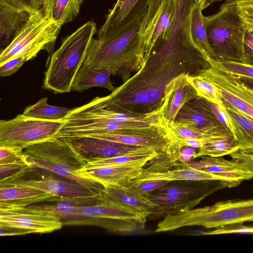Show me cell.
Listing matches in <instances>:
<instances>
[{"label": "cell", "instance_id": "1", "mask_svg": "<svg viewBox=\"0 0 253 253\" xmlns=\"http://www.w3.org/2000/svg\"><path fill=\"white\" fill-rule=\"evenodd\" d=\"M209 57L196 45L174 48L158 43L143 67L108 95L109 100L141 114L167 107L172 94L188 77L210 67Z\"/></svg>", "mask_w": 253, "mask_h": 253}, {"label": "cell", "instance_id": "2", "mask_svg": "<svg viewBox=\"0 0 253 253\" xmlns=\"http://www.w3.org/2000/svg\"><path fill=\"white\" fill-rule=\"evenodd\" d=\"M144 15L109 39L100 42L93 38L83 65L112 69L123 83L128 80L145 63L140 39Z\"/></svg>", "mask_w": 253, "mask_h": 253}, {"label": "cell", "instance_id": "3", "mask_svg": "<svg viewBox=\"0 0 253 253\" xmlns=\"http://www.w3.org/2000/svg\"><path fill=\"white\" fill-rule=\"evenodd\" d=\"M247 221H253V199L228 200L169 213L157 224L155 232H170L191 226L215 229Z\"/></svg>", "mask_w": 253, "mask_h": 253}, {"label": "cell", "instance_id": "4", "mask_svg": "<svg viewBox=\"0 0 253 253\" xmlns=\"http://www.w3.org/2000/svg\"><path fill=\"white\" fill-rule=\"evenodd\" d=\"M96 32V24L89 21L62 41L60 47L51 55L44 74V89L55 93L72 90L74 80Z\"/></svg>", "mask_w": 253, "mask_h": 253}, {"label": "cell", "instance_id": "5", "mask_svg": "<svg viewBox=\"0 0 253 253\" xmlns=\"http://www.w3.org/2000/svg\"><path fill=\"white\" fill-rule=\"evenodd\" d=\"M23 159L30 168H38L74 180L101 196L103 186L81 176L86 163L65 140L53 138L23 150Z\"/></svg>", "mask_w": 253, "mask_h": 253}, {"label": "cell", "instance_id": "6", "mask_svg": "<svg viewBox=\"0 0 253 253\" xmlns=\"http://www.w3.org/2000/svg\"><path fill=\"white\" fill-rule=\"evenodd\" d=\"M205 22L215 59L242 63L246 29L235 8L222 4L217 12L205 16Z\"/></svg>", "mask_w": 253, "mask_h": 253}, {"label": "cell", "instance_id": "7", "mask_svg": "<svg viewBox=\"0 0 253 253\" xmlns=\"http://www.w3.org/2000/svg\"><path fill=\"white\" fill-rule=\"evenodd\" d=\"M226 187L233 186L229 182L221 180L172 181L146 195L155 205L152 215L160 216L192 209L207 197Z\"/></svg>", "mask_w": 253, "mask_h": 253}, {"label": "cell", "instance_id": "8", "mask_svg": "<svg viewBox=\"0 0 253 253\" xmlns=\"http://www.w3.org/2000/svg\"><path fill=\"white\" fill-rule=\"evenodd\" d=\"M146 213L98 198L93 205L77 206L70 221L93 218V224L101 226L114 233H132L144 230ZM65 222V221H63Z\"/></svg>", "mask_w": 253, "mask_h": 253}, {"label": "cell", "instance_id": "9", "mask_svg": "<svg viewBox=\"0 0 253 253\" xmlns=\"http://www.w3.org/2000/svg\"><path fill=\"white\" fill-rule=\"evenodd\" d=\"M61 26L41 10L33 13L21 32L0 52V65L25 52L53 48Z\"/></svg>", "mask_w": 253, "mask_h": 253}, {"label": "cell", "instance_id": "10", "mask_svg": "<svg viewBox=\"0 0 253 253\" xmlns=\"http://www.w3.org/2000/svg\"><path fill=\"white\" fill-rule=\"evenodd\" d=\"M64 121L31 118L23 114L0 121V146L23 150L40 142L55 138Z\"/></svg>", "mask_w": 253, "mask_h": 253}, {"label": "cell", "instance_id": "11", "mask_svg": "<svg viewBox=\"0 0 253 253\" xmlns=\"http://www.w3.org/2000/svg\"><path fill=\"white\" fill-rule=\"evenodd\" d=\"M36 176L28 168L16 175L0 181V186H21L44 191L60 201L96 199L100 197L81 184L47 170Z\"/></svg>", "mask_w": 253, "mask_h": 253}, {"label": "cell", "instance_id": "12", "mask_svg": "<svg viewBox=\"0 0 253 253\" xmlns=\"http://www.w3.org/2000/svg\"><path fill=\"white\" fill-rule=\"evenodd\" d=\"M210 66L200 75L218 89L222 103L253 120V89L229 72L218 60L209 57Z\"/></svg>", "mask_w": 253, "mask_h": 253}, {"label": "cell", "instance_id": "13", "mask_svg": "<svg viewBox=\"0 0 253 253\" xmlns=\"http://www.w3.org/2000/svg\"><path fill=\"white\" fill-rule=\"evenodd\" d=\"M175 0H150L140 30L145 63L154 47L166 36L173 21Z\"/></svg>", "mask_w": 253, "mask_h": 253}, {"label": "cell", "instance_id": "14", "mask_svg": "<svg viewBox=\"0 0 253 253\" xmlns=\"http://www.w3.org/2000/svg\"><path fill=\"white\" fill-rule=\"evenodd\" d=\"M74 110L104 121L145 123L155 126L168 125L165 119V109L147 114L135 113L113 104L110 101L108 95L96 97L88 103L75 108Z\"/></svg>", "mask_w": 253, "mask_h": 253}, {"label": "cell", "instance_id": "15", "mask_svg": "<svg viewBox=\"0 0 253 253\" xmlns=\"http://www.w3.org/2000/svg\"><path fill=\"white\" fill-rule=\"evenodd\" d=\"M61 138L66 141L86 164L124 155L154 152L158 153L154 148L127 145L93 136Z\"/></svg>", "mask_w": 253, "mask_h": 253}, {"label": "cell", "instance_id": "16", "mask_svg": "<svg viewBox=\"0 0 253 253\" xmlns=\"http://www.w3.org/2000/svg\"><path fill=\"white\" fill-rule=\"evenodd\" d=\"M231 160L222 157H203L180 165L189 166L222 176L235 186L243 180L253 179V159L239 149L230 155Z\"/></svg>", "mask_w": 253, "mask_h": 253}, {"label": "cell", "instance_id": "17", "mask_svg": "<svg viewBox=\"0 0 253 253\" xmlns=\"http://www.w3.org/2000/svg\"><path fill=\"white\" fill-rule=\"evenodd\" d=\"M63 225L62 219L55 215L29 211L23 206H0V227H17L42 234L60 229Z\"/></svg>", "mask_w": 253, "mask_h": 253}, {"label": "cell", "instance_id": "18", "mask_svg": "<svg viewBox=\"0 0 253 253\" xmlns=\"http://www.w3.org/2000/svg\"><path fill=\"white\" fill-rule=\"evenodd\" d=\"M150 0H117L97 32V40L109 39L127 28L146 13Z\"/></svg>", "mask_w": 253, "mask_h": 253}, {"label": "cell", "instance_id": "19", "mask_svg": "<svg viewBox=\"0 0 253 253\" xmlns=\"http://www.w3.org/2000/svg\"><path fill=\"white\" fill-rule=\"evenodd\" d=\"M130 181L104 186L103 193L100 198L130 208L149 216L152 215L155 204Z\"/></svg>", "mask_w": 253, "mask_h": 253}, {"label": "cell", "instance_id": "20", "mask_svg": "<svg viewBox=\"0 0 253 253\" xmlns=\"http://www.w3.org/2000/svg\"><path fill=\"white\" fill-rule=\"evenodd\" d=\"M144 166L143 165L85 166L80 174L82 177L97 182L104 186L132 181L142 173Z\"/></svg>", "mask_w": 253, "mask_h": 253}, {"label": "cell", "instance_id": "21", "mask_svg": "<svg viewBox=\"0 0 253 253\" xmlns=\"http://www.w3.org/2000/svg\"><path fill=\"white\" fill-rule=\"evenodd\" d=\"M174 122L203 129L223 126L211 110L208 100L199 96L186 102L178 111Z\"/></svg>", "mask_w": 253, "mask_h": 253}, {"label": "cell", "instance_id": "22", "mask_svg": "<svg viewBox=\"0 0 253 253\" xmlns=\"http://www.w3.org/2000/svg\"><path fill=\"white\" fill-rule=\"evenodd\" d=\"M173 166H176L177 168L173 170L167 169L163 171H147L144 169L142 173L134 180L144 181L159 179L169 182L178 180H221L229 182L233 187H235L232 182L220 175L181 165L178 163H174Z\"/></svg>", "mask_w": 253, "mask_h": 253}, {"label": "cell", "instance_id": "23", "mask_svg": "<svg viewBox=\"0 0 253 253\" xmlns=\"http://www.w3.org/2000/svg\"><path fill=\"white\" fill-rule=\"evenodd\" d=\"M60 200L42 190L21 186H0V206L27 207L36 203Z\"/></svg>", "mask_w": 253, "mask_h": 253}, {"label": "cell", "instance_id": "24", "mask_svg": "<svg viewBox=\"0 0 253 253\" xmlns=\"http://www.w3.org/2000/svg\"><path fill=\"white\" fill-rule=\"evenodd\" d=\"M32 13L0 2V52L21 32Z\"/></svg>", "mask_w": 253, "mask_h": 253}, {"label": "cell", "instance_id": "25", "mask_svg": "<svg viewBox=\"0 0 253 253\" xmlns=\"http://www.w3.org/2000/svg\"><path fill=\"white\" fill-rule=\"evenodd\" d=\"M114 73L113 70L108 68L89 67L82 65L74 80L72 90L82 91L92 87L99 86L112 91L116 88L110 79Z\"/></svg>", "mask_w": 253, "mask_h": 253}, {"label": "cell", "instance_id": "26", "mask_svg": "<svg viewBox=\"0 0 253 253\" xmlns=\"http://www.w3.org/2000/svg\"><path fill=\"white\" fill-rule=\"evenodd\" d=\"M222 104L231 122L233 135L239 149L253 151V120L230 106Z\"/></svg>", "mask_w": 253, "mask_h": 253}, {"label": "cell", "instance_id": "27", "mask_svg": "<svg viewBox=\"0 0 253 253\" xmlns=\"http://www.w3.org/2000/svg\"><path fill=\"white\" fill-rule=\"evenodd\" d=\"M78 0H43L44 16L62 26L74 20L80 11Z\"/></svg>", "mask_w": 253, "mask_h": 253}, {"label": "cell", "instance_id": "28", "mask_svg": "<svg viewBox=\"0 0 253 253\" xmlns=\"http://www.w3.org/2000/svg\"><path fill=\"white\" fill-rule=\"evenodd\" d=\"M239 149L234 137L230 134L212 137L202 140L195 159L201 157H218L230 155Z\"/></svg>", "mask_w": 253, "mask_h": 253}, {"label": "cell", "instance_id": "29", "mask_svg": "<svg viewBox=\"0 0 253 253\" xmlns=\"http://www.w3.org/2000/svg\"><path fill=\"white\" fill-rule=\"evenodd\" d=\"M200 2L196 1L191 14V35L196 46L206 56L215 59V55L209 42L205 16L202 14Z\"/></svg>", "mask_w": 253, "mask_h": 253}, {"label": "cell", "instance_id": "30", "mask_svg": "<svg viewBox=\"0 0 253 253\" xmlns=\"http://www.w3.org/2000/svg\"><path fill=\"white\" fill-rule=\"evenodd\" d=\"M169 131L173 140L190 138L204 139L230 134L223 126L203 129L177 122H174L169 126Z\"/></svg>", "mask_w": 253, "mask_h": 253}, {"label": "cell", "instance_id": "31", "mask_svg": "<svg viewBox=\"0 0 253 253\" xmlns=\"http://www.w3.org/2000/svg\"><path fill=\"white\" fill-rule=\"evenodd\" d=\"M47 97H43L36 103L27 106L23 114L26 116L47 120H59L65 118L72 110L65 107L52 106L47 102Z\"/></svg>", "mask_w": 253, "mask_h": 253}, {"label": "cell", "instance_id": "32", "mask_svg": "<svg viewBox=\"0 0 253 253\" xmlns=\"http://www.w3.org/2000/svg\"><path fill=\"white\" fill-rule=\"evenodd\" d=\"M195 89L187 81L171 96L165 113V119L168 126L174 122L181 108L189 100L198 97Z\"/></svg>", "mask_w": 253, "mask_h": 253}, {"label": "cell", "instance_id": "33", "mask_svg": "<svg viewBox=\"0 0 253 253\" xmlns=\"http://www.w3.org/2000/svg\"><path fill=\"white\" fill-rule=\"evenodd\" d=\"M78 200L59 201L51 204H32L24 207L29 211L57 216L65 221L71 219L77 206L82 205L75 202Z\"/></svg>", "mask_w": 253, "mask_h": 253}, {"label": "cell", "instance_id": "34", "mask_svg": "<svg viewBox=\"0 0 253 253\" xmlns=\"http://www.w3.org/2000/svg\"><path fill=\"white\" fill-rule=\"evenodd\" d=\"M187 81L195 89L198 96L216 104H222L219 91L211 83L200 75L189 76Z\"/></svg>", "mask_w": 253, "mask_h": 253}, {"label": "cell", "instance_id": "35", "mask_svg": "<svg viewBox=\"0 0 253 253\" xmlns=\"http://www.w3.org/2000/svg\"><path fill=\"white\" fill-rule=\"evenodd\" d=\"M39 52L31 51L19 55L0 65V77H6L15 73L26 61L37 56Z\"/></svg>", "mask_w": 253, "mask_h": 253}, {"label": "cell", "instance_id": "36", "mask_svg": "<svg viewBox=\"0 0 253 253\" xmlns=\"http://www.w3.org/2000/svg\"><path fill=\"white\" fill-rule=\"evenodd\" d=\"M15 9L34 13L41 10L43 0H0Z\"/></svg>", "mask_w": 253, "mask_h": 253}, {"label": "cell", "instance_id": "37", "mask_svg": "<svg viewBox=\"0 0 253 253\" xmlns=\"http://www.w3.org/2000/svg\"><path fill=\"white\" fill-rule=\"evenodd\" d=\"M30 168L23 158L10 163L0 164V181L13 176L21 171Z\"/></svg>", "mask_w": 253, "mask_h": 253}, {"label": "cell", "instance_id": "38", "mask_svg": "<svg viewBox=\"0 0 253 253\" xmlns=\"http://www.w3.org/2000/svg\"><path fill=\"white\" fill-rule=\"evenodd\" d=\"M220 62L223 66L230 73L239 77L253 79V66L237 62Z\"/></svg>", "mask_w": 253, "mask_h": 253}, {"label": "cell", "instance_id": "39", "mask_svg": "<svg viewBox=\"0 0 253 253\" xmlns=\"http://www.w3.org/2000/svg\"><path fill=\"white\" fill-rule=\"evenodd\" d=\"M227 234H253V226H243L241 224H238L217 228L213 230L201 233L202 235Z\"/></svg>", "mask_w": 253, "mask_h": 253}, {"label": "cell", "instance_id": "40", "mask_svg": "<svg viewBox=\"0 0 253 253\" xmlns=\"http://www.w3.org/2000/svg\"><path fill=\"white\" fill-rule=\"evenodd\" d=\"M208 101L210 107L219 122L230 134L233 135V129L231 122L223 108L222 104H218L209 101Z\"/></svg>", "mask_w": 253, "mask_h": 253}, {"label": "cell", "instance_id": "41", "mask_svg": "<svg viewBox=\"0 0 253 253\" xmlns=\"http://www.w3.org/2000/svg\"><path fill=\"white\" fill-rule=\"evenodd\" d=\"M138 190L144 194L152 193L167 184L169 181L164 180L152 179L144 181H130Z\"/></svg>", "mask_w": 253, "mask_h": 253}, {"label": "cell", "instance_id": "42", "mask_svg": "<svg viewBox=\"0 0 253 253\" xmlns=\"http://www.w3.org/2000/svg\"><path fill=\"white\" fill-rule=\"evenodd\" d=\"M242 63L253 66V31L246 30Z\"/></svg>", "mask_w": 253, "mask_h": 253}, {"label": "cell", "instance_id": "43", "mask_svg": "<svg viewBox=\"0 0 253 253\" xmlns=\"http://www.w3.org/2000/svg\"><path fill=\"white\" fill-rule=\"evenodd\" d=\"M235 8L245 29L253 31V6Z\"/></svg>", "mask_w": 253, "mask_h": 253}, {"label": "cell", "instance_id": "44", "mask_svg": "<svg viewBox=\"0 0 253 253\" xmlns=\"http://www.w3.org/2000/svg\"><path fill=\"white\" fill-rule=\"evenodd\" d=\"M198 151L196 149L187 146L181 148L177 163H188L195 159Z\"/></svg>", "mask_w": 253, "mask_h": 253}, {"label": "cell", "instance_id": "45", "mask_svg": "<svg viewBox=\"0 0 253 253\" xmlns=\"http://www.w3.org/2000/svg\"><path fill=\"white\" fill-rule=\"evenodd\" d=\"M0 236L22 235L32 233L28 230L13 227H0Z\"/></svg>", "mask_w": 253, "mask_h": 253}, {"label": "cell", "instance_id": "46", "mask_svg": "<svg viewBox=\"0 0 253 253\" xmlns=\"http://www.w3.org/2000/svg\"><path fill=\"white\" fill-rule=\"evenodd\" d=\"M222 4L235 8L253 6V0H224Z\"/></svg>", "mask_w": 253, "mask_h": 253}, {"label": "cell", "instance_id": "47", "mask_svg": "<svg viewBox=\"0 0 253 253\" xmlns=\"http://www.w3.org/2000/svg\"><path fill=\"white\" fill-rule=\"evenodd\" d=\"M221 0H202L200 2L201 7L202 10L206 9L212 3Z\"/></svg>", "mask_w": 253, "mask_h": 253}, {"label": "cell", "instance_id": "48", "mask_svg": "<svg viewBox=\"0 0 253 253\" xmlns=\"http://www.w3.org/2000/svg\"><path fill=\"white\" fill-rule=\"evenodd\" d=\"M239 77V76H238ZM240 79L244 82L246 85H247L248 86L251 87L252 89H253V79L246 78V77H239Z\"/></svg>", "mask_w": 253, "mask_h": 253}, {"label": "cell", "instance_id": "49", "mask_svg": "<svg viewBox=\"0 0 253 253\" xmlns=\"http://www.w3.org/2000/svg\"><path fill=\"white\" fill-rule=\"evenodd\" d=\"M242 151L244 153H245L246 155L248 156L249 157H250L253 159V151H251V152H246V151Z\"/></svg>", "mask_w": 253, "mask_h": 253}, {"label": "cell", "instance_id": "50", "mask_svg": "<svg viewBox=\"0 0 253 253\" xmlns=\"http://www.w3.org/2000/svg\"><path fill=\"white\" fill-rule=\"evenodd\" d=\"M80 3L81 4L83 1V0H78Z\"/></svg>", "mask_w": 253, "mask_h": 253}, {"label": "cell", "instance_id": "51", "mask_svg": "<svg viewBox=\"0 0 253 253\" xmlns=\"http://www.w3.org/2000/svg\"><path fill=\"white\" fill-rule=\"evenodd\" d=\"M201 0H196V1H199V2H201Z\"/></svg>", "mask_w": 253, "mask_h": 253}]
</instances>
